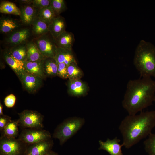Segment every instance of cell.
<instances>
[{
  "label": "cell",
  "instance_id": "obj_1",
  "mask_svg": "<svg viewBox=\"0 0 155 155\" xmlns=\"http://www.w3.org/2000/svg\"><path fill=\"white\" fill-rule=\"evenodd\" d=\"M122 102L129 115H134L151 105L155 97V81L151 77L129 80Z\"/></svg>",
  "mask_w": 155,
  "mask_h": 155
},
{
  "label": "cell",
  "instance_id": "obj_2",
  "mask_svg": "<svg viewBox=\"0 0 155 155\" xmlns=\"http://www.w3.org/2000/svg\"><path fill=\"white\" fill-rule=\"evenodd\" d=\"M155 127V111H141L126 116L119 129L123 137V146L129 149L151 134Z\"/></svg>",
  "mask_w": 155,
  "mask_h": 155
},
{
  "label": "cell",
  "instance_id": "obj_3",
  "mask_svg": "<svg viewBox=\"0 0 155 155\" xmlns=\"http://www.w3.org/2000/svg\"><path fill=\"white\" fill-rule=\"evenodd\" d=\"M133 63L140 78H155V46L141 40L135 49Z\"/></svg>",
  "mask_w": 155,
  "mask_h": 155
},
{
  "label": "cell",
  "instance_id": "obj_4",
  "mask_svg": "<svg viewBox=\"0 0 155 155\" xmlns=\"http://www.w3.org/2000/svg\"><path fill=\"white\" fill-rule=\"evenodd\" d=\"M84 119L74 117L65 119L55 129L52 137L59 140L61 145L74 135L84 124Z\"/></svg>",
  "mask_w": 155,
  "mask_h": 155
},
{
  "label": "cell",
  "instance_id": "obj_5",
  "mask_svg": "<svg viewBox=\"0 0 155 155\" xmlns=\"http://www.w3.org/2000/svg\"><path fill=\"white\" fill-rule=\"evenodd\" d=\"M28 146L18 138L1 136L0 155H24Z\"/></svg>",
  "mask_w": 155,
  "mask_h": 155
},
{
  "label": "cell",
  "instance_id": "obj_6",
  "mask_svg": "<svg viewBox=\"0 0 155 155\" xmlns=\"http://www.w3.org/2000/svg\"><path fill=\"white\" fill-rule=\"evenodd\" d=\"M19 126L23 129H43L44 117L36 111L25 110L18 113Z\"/></svg>",
  "mask_w": 155,
  "mask_h": 155
},
{
  "label": "cell",
  "instance_id": "obj_7",
  "mask_svg": "<svg viewBox=\"0 0 155 155\" xmlns=\"http://www.w3.org/2000/svg\"><path fill=\"white\" fill-rule=\"evenodd\" d=\"M51 138L50 133L43 129H23L18 138L28 145L34 144Z\"/></svg>",
  "mask_w": 155,
  "mask_h": 155
},
{
  "label": "cell",
  "instance_id": "obj_8",
  "mask_svg": "<svg viewBox=\"0 0 155 155\" xmlns=\"http://www.w3.org/2000/svg\"><path fill=\"white\" fill-rule=\"evenodd\" d=\"M33 40L42 54L45 58L53 59L57 48L55 39L48 33Z\"/></svg>",
  "mask_w": 155,
  "mask_h": 155
},
{
  "label": "cell",
  "instance_id": "obj_9",
  "mask_svg": "<svg viewBox=\"0 0 155 155\" xmlns=\"http://www.w3.org/2000/svg\"><path fill=\"white\" fill-rule=\"evenodd\" d=\"M32 36L31 28L22 27L7 35L5 41L11 47L17 45L26 44L32 40H30Z\"/></svg>",
  "mask_w": 155,
  "mask_h": 155
},
{
  "label": "cell",
  "instance_id": "obj_10",
  "mask_svg": "<svg viewBox=\"0 0 155 155\" xmlns=\"http://www.w3.org/2000/svg\"><path fill=\"white\" fill-rule=\"evenodd\" d=\"M18 77L24 88L30 93L35 92L40 88L42 84V79L25 71Z\"/></svg>",
  "mask_w": 155,
  "mask_h": 155
},
{
  "label": "cell",
  "instance_id": "obj_11",
  "mask_svg": "<svg viewBox=\"0 0 155 155\" xmlns=\"http://www.w3.org/2000/svg\"><path fill=\"white\" fill-rule=\"evenodd\" d=\"M53 144L51 138L28 145L24 155H46L51 150Z\"/></svg>",
  "mask_w": 155,
  "mask_h": 155
},
{
  "label": "cell",
  "instance_id": "obj_12",
  "mask_svg": "<svg viewBox=\"0 0 155 155\" xmlns=\"http://www.w3.org/2000/svg\"><path fill=\"white\" fill-rule=\"evenodd\" d=\"M121 140L116 137L112 140L107 138L105 141H99V150H103L110 155H124L122 152V145L119 144Z\"/></svg>",
  "mask_w": 155,
  "mask_h": 155
},
{
  "label": "cell",
  "instance_id": "obj_13",
  "mask_svg": "<svg viewBox=\"0 0 155 155\" xmlns=\"http://www.w3.org/2000/svg\"><path fill=\"white\" fill-rule=\"evenodd\" d=\"M19 16L22 23L26 26H31L33 21L37 16L38 9L32 4L20 5Z\"/></svg>",
  "mask_w": 155,
  "mask_h": 155
},
{
  "label": "cell",
  "instance_id": "obj_14",
  "mask_svg": "<svg viewBox=\"0 0 155 155\" xmlns=\"http://www.w3.org/2000/svg\"><path fill=\"white\" fill-rule=\"evenodd\" d=\"M3 56L7 63L11 68L18 76L25 71L24 62L16 58L12 54L9 48L3 51Z\"/></svg>",
  "mask_w": 155,
  "mask_h": 155
},
{
  "label": "cell",
  "instance_id": "obj_15",
  "mask_svg": "<svg viewBox=\"0 0 155 155\" xmlns=\"http://www.w3.org/2000/svg\"><path fill=\"white\" fill-rule=\"evenodd\" d=\"M65 28V19L60 15L56 16L48 26L49 32L55 39L66 31Z\"/></svg>",
  "mask_w": 155,
  "mask_h": 155
},
{
  "label": "cell",
  "instance_id": "obj_16",
  "mask_svg": "<svg viewBox=\"0 0 155 155\" xmlns=\"http://www.w3.org/2000/svg\"><path fill=\"white\" fill-rule=\"evenodd\" d=\"M21 23L17 20L8 17H1L0 32L7 35L22 27Z\"/></svg>",
  "mask_w": 155,
  "mask_h": 155
},
{
  "label": "cell",
  "instance_id": "obj_17",
  "mask_svg": "<svg viewBox=\"0 0 155 155\" xmlns=\"http://www.w3.org/2000/svg\"><path fill=\"white\" fill-rule=\"evenodd\" d=\"M43 60L36 61H24L25 71L42 79L45 78L46 75L44 71Z\"/></svg>",
  "mask_w": 155,
  "mask_h": 155
},
{
  "label": "cell",
  "instance_id": "obj_18",
  "mask_svg": "<svg viewBox=\"0 0 155 155\" xmlns=\"http://www.w3.org/2000/svg\"><path fill=\"white\" fill-rule=\"evenodd\" d=\"M86 84L80 79H69L68 83V92L75 96H80L85 94L87 90Z\"/></svg>",
  "mask_w": 155,
  "mask_h": 155
},
{
  "label": "cell",
  "instance_id": "obj_19",
  "mask_svg": "<svg viewBox=\"0 0 155 155\" xmlns=\"http://www.w3.org/2000/svg\"><path fill=\"white\" fill-rule=\"evenodd\" d=\"M49 24L37 16L33 21L31 26L34 38H37L49 32Z\"/></svg>",
  "mask_w": 155,
  "mask_h": 155
},
{
  "label": "cell",
  "instance_id": "obj_20",
  "mask_svg": "<svg viewBox=\"0 0 155 155\" xmlns=\"http://www.w3.org/2000/svg\"><path fill=\"white\" fill-rule=\"evenodd\" d=\"M26 45L27 49L26 61H36L42 60L46 58L40 52L33 39L27 42Z\"/></svg>",
  "mask_w": 155,
  "mask_h": 155
},
{
  "label": "cell",
  "instance_id": "obj_21",
  "mask_svg": "<svg viewBox=\"0 0 155 155\" xmlns=\"http://www.w3.org/2000/svg\"><path fill=\"white\" fill-rule=\"evenodd\" d=\"M74 40L73 34L66 31L62 33L55 39L57 47L70 50H72Z\"/></svg>",
  "mask_w": 155,
  "mask_h": 155
},
{
  "label": "cell",
  "instance_id": "obj_22",
  "mask_svg": "<svg viewBox=\"0 0 155 155\" xmlns=\"http://www.w3.org/2000/svg\"><path fill=\"white\" fill-rule=\"evenodd\" d=\"M19 121L11 120L1 132V136L16 138L18 135Z\"/></svg>",
  "mask_w": 155,
  "mask_h": 155
},
{
  "label": "cell",
  "instance_id": "obj_23",
  "mask_svg": "<svg viewBox=\"0 0 155 155\" xmlns=\"http://www.w3.org/2000/svg\"><path fill=\"white\" fill-rule=\"evenodd\" d=\"M0 12L5 14H11L20 16L19 8L14 3L9 1H3L0 4Z\"/></svg>",
  "mask_w": 155,
  "mask_h": 155
},
{
  "label": "cell",
  "instance_id": "obj_24",
  "mask_svg": "<svg viewBox=\"0 0 155 155\" xmlns=\"http://www.w3.org/2000/svg\"><path fill=\"white\" fill-rule=\"evenodd\" d=\"M43 69L44 73L49 76L57 75V65L53 58H46L44 59Z\"/></svg>",
  "mask_w": 155,
  "mask_h": 155
},
{
  "label": "cell",
  "instance_id": "obj_25",
  "mask_svg": "<svg viewBox=\"0 0 155 155\" xmlns=\"http://www.w3.org/2000/svg\"><path fill=\"white\" fill-rule=\"evenodd\" d=\"M37 16L49 24L57 16L50 4L47 7L38 10Z\"/></svg>",
  "mask_w": 155,
  "mask_h": 155
},
{
  "label": "cell",
  "instance_id": "obj_26",
  "mask_svg": "<svg viewBox=\"0 0 155 155\" xmlns=\"http://www.w3.org/2000/svg\"><path fill=\"white\" fill-rule=\"evenodd\" d=\"M73 56L72 50L57 47L53 58L57 64L64 62Z\"/></svg>",
  "mask_w": 155,
  "mask_h": 155
},
{
  "label": "cell",
  "instance_id": "obj_27",
  "mask_svg": "<svg viewBox=\"0 0 155 155\" xmlns=\"http://www.w3.org/2000/svg\"><path fill=\"white\" fill-rule=\"evenodd\" d=\"M12 55L17 59L25 61L27 56V49L25 44H21L9 48Z\"/></svg>",
  "mask_w": 155,
  "mask_h": 155
},
{
  "label": "cell",
  "instance_id": "obj_28",
  "mask_svg": "<svg viewBox=\"0 0 155 155\" xmlns=\"http://www.w3.org/2000/svg\"><path fill=\"white\" fill-rule=\"evenodd\" d=\"M143 144L148 155H155V133L150 134L144 141Z\"/></svg>",
  "mask_w": 155,
  "mask_h": 155
},
{
  "label": "cell",
  "instance_id": "obj_29",
  "mask_svg": "<svg viewBox=\"0 0 155 155\" xmlns=\"http://www.w3.org/2000/svg\"><path fill=\"white\" fill-rule=\"evenodd\" d=\"M68 78L69 79H80L82 75L81 70L78 67L76 62L71 63L67 67Z\"/></svg>",
  "mask_w": 155,
  "mask_h": 155
},
{
  "label": "cell",
  "instance_id": "obj_30",
  "mask_svg": "<svg viewBox=\"0 0 155 155\" xmlns=\"http://www.w3.org/2000/svg\"><path fill=\"white\" fill-rule=\"evenodd\" d=\"M50 4L56 16H59L67 8L64 0H51Z\"/></svg>",
  "mask_w": 155,
  "mask_h": 155
},
{
  "label": "cell",
  "instance_id": "obj_31",
  "mask_svg": "<svg viewBox=\"0 0 155 155\" xmlns=\"http://www.w3.org/2000/svg\"><path fill=\"white\" fill-rule=\"evenodd\" d=\"M57 65V75L63 79L68 78L67 66L66 65L64 62H62L58 64Z\"/></svg>",
  "mask_w": 155,
  "mask_h": 155
},
{
  "label": "cell",
  "instance_id": "obj_32",
  "mask_svg": "<svg viewBox=\"0 0 155 155\" xmlns=\"http://www.w3.org/2000/svg\"><path fill=\"white\" fill-rule=\"evenodd\" d=\"M51 0H33L32 5L39 10L50 5Z\"/></svg>",
  "mask_w": 155,
  "mask_h": 155
},
{
  "label": "cell",
  "instance_id": "obj_33",
  "mask_svg": "<svg viewBox=\"0 0 155 155\" xmlns=\"http://www.w3.org/2000/svg\"><path fill=\"white\" fill-rule=\"evenodd\" d=\"M16 100V96L13 94H11L5 98L4 100V104L8 108H12L15 105Z\"/></svg>",
  "mask_w": 155,
  "mask_h": 155
},
{
  "label": "cell",
  "instance_id": "obj_34",
  "mask_svg": "<svg viewBox=\"0 0 155 155\" xmlns=\"http://www.w3.org/2000/svg\"><path fill=\"white\" fill-rule=\"evenodd\" d=\"M11 120L10 117L4 115L0 116V131L1 132Z\"/></svg>",
  "mask_w": 155,
  "mask_h": 155
},
{
  "label": "cell",
  "instance_id": "obj_35",
  "mask_svg": "<svg viewBox=\"0 0 155 155\" xmlns=\"http://www.w3.org/2000/svg\"><path fill=\"white\" fill-rule=\"evenodd\" d=\"M33 0H17L18 2L20 5L32 4Z\"/></svg>",
  "mask_w": 155,
  "mask_h": 155
},
{
  "label": "cell",
  "instance_id": "obj_36",
  "mask_svg": "<svg viewBox=\"0 0 155 155\" xmlns=\"http://www.w3.org/2000/svg\"><path fill=\"white\" fill-rule=\"evenodd\" d=\"M46 155H59L57 153L51 150Z\"/></svg>",
  "mask_w": 155,
  "mask_h": 155
},
{
  "label": "cell",
  "instance_id": "obj_37",
  "mask_svg": "<svg viewBox=\"0 0 155 155\" xmlns=\"http://www.w3.org/2000/svg\"><path fill=\"white\" fill-rule=\"evenodd\" d=\"M3 106L1 103H0V116L4 115L3 112Z\"/></svg>",
  "mask_w": 155,
  "mask_h": 155
},
{
  "label": "cell",
  "instance_id": "obj_38",
  "mask_svg": "<svg viewBox=\"0 0 155 155\" xmlns=\"http://www.w3.org/2000/svg\"><path fill=\"white\" fill-rule=\"evenodd\" d=\"M154 102H155V98H154Z\"/></svg>",
  "mask_w": 155,
  "mask_h": 155
}]
</instances>
